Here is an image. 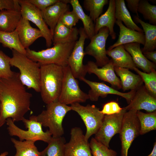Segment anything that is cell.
<instances>
[{
	"label": "cell",
	"instance_id": "cb8c5ba5",
	"mask_svg": "<svg viewBox=\"0 0 156 156\" xmlns=\"http://www.w3.org/2000/svg\"><path fill=\"white\" fill-rule=\"evenodd\" d=\"M115 72L120 77L122 88L123 91L136 90L143 85V81L138 75H136L125 68L114 67Z\"/></svg>",
	"mask_w": 156,
	"mask_h": 156
},
{
	"label": "cell",
	"instance_id": "8d00e7d4",
	"mask_svg": "<svg viewBox=\"0 0 156 156\" xmlns=\"http://www.w3.org/2000/svg\"><path fill=\"white\" fill-rule=\"evenodd\" d=\"M93 156H116L117 152L92 138L89 143Z\"/></svg>",
	"mask_w": 156,
	"mask_h": 156
},
{
	"label": "cell",
	"instance_id": "4316f807",
	"mask_svg": "<svg viewBox=\"0 0 156 156\" xmlns=\"http://www.w3.org/2000/svg\"><path fill=\"white\" fill-rule=\"evenodd\" d=\"M133 21L139 23L144 32L145 42L142 50V53L153 51L156 48V25L146 23L135 16Z\"/></svg>",
	"mask_w": 156,
	"mask_h": 156
},
{
	"label": "cell",
	"instance_id": "44dd1931",
	"mask_svg": "<svg viewBox=\"0 0 156 156\" xmlns=\"http://www.w3.org/2000/svg\"><path fill=\"white\" fill-rule=\"evenodd\" d=\"M125 50L131 55L136 66L141 69L144 72L148 73L155 70L156 65L148 60L144 55L140 48V44L132 43L123 45Z\"/></svg>",
	"mask_w": 156,
	"mask_h": 156
},
{
	"label": "cell",
	"instance_id": "9a60e30c",
	"mask_svg": "<svg viewBox=\"0 0 156 156\" xmlns=\"http://www.w3.org/2000/svg\"><path fill=\"white\" fill-rule=\"evenodd\" d=\"M82 81L88 85L90 88L88 94L89 99L92 101H96L100 97L105 98L108 94H112L121 96L125 99L129 104L134 96L136 90H131L127 92H122L110 87L103 82L90 81L85 78H81Z\"/></svg>",
	"mask_w": 156,
	"mask_h": 156
},
{
	"label": "cell",
	"instance_id": "7a4b0ae2",
	"mask_svg": "<svg viewBox=\"0 0 156 156\" xmlns=\"http://www.w3.org/2000/svg\"><path fill=\"white\" fill-rule=\"evenodd\" d=\"M40 91L46 104L58 101L63 84L64 67L54 64L40 65Z\"/></svg>",
	"mask_w": 156,
	"mask_h": 156
},
{
	"label": "cell",
	"instance_id": "2e32d148",
	"mask_svg": "<svg viewBox=\"0 0 156 156\" xmlns=\"http://www.w3.org/2000/svg\"><path fill=\"white\" fill-rule=\"evenodd\" d=\"M87 73L94 74L101 80L110 83L114 87L118 89L122 88L120 79L116 75L114 66L111 59L109 62L101 68L92 61H89L85 65Z\"/></svg>",
	"mask_w": 156,
	"mask_h": 156
},
{
	"label": "cell",
	"instance_id": "52a82bcc",
	"mask_svg": "<svg viewBox=\"0 0 156 156\" xmlns=\"http://www.w3.org/2000/svg\"><path fill=\"white\" fill-rule=\"evenodd\" d=\"M64 70L63 84L58 101L67 105L86 102L89 99L88 95L81 89L79 81L73 76L69 67H64Z\"/></svg>",
	"mask_w": 156,
	"mask_h": 156
},
{
	"label": "cell",
	"instance_id": "3957f363",
	"mask_svg": "<svg viewBox=\"0 0 156 156\" xmlns=\"http://www.w3.org/2000/svg\"><path fill=\"white\" fill-rule=\"evenodd\" d=\"M11 66L18 68L19 71V79L28 88L35 91H40V65L29 58L25 55L12 50Z\"/></svg>",
	"mask_w": 156,
	"mask_h": 156
},
{
	"label": "cell",
	"instance_id": "b9f144b4",
	"mask_svg": "<svg viewBox=\"0 0 156 156\" xmlns=\"http://www.w3.org/2000/svg\"><path fill=\"white\" fill-rule=\"evenodd\" d=\"M14 9H21L18 0H0V11Z\"/></svg>",
	"mask_w": 156,
	"mask_h": 156
},
{
	"label": "cell",
	"instance_id": "bcb514c9",
	"mask_svg": "<svg viewBox=\"0 0 156 156\" xmlns=\"http://www.w3.org/2000/svg\"><path fill=\"white\" fill-rule=\"evenodd\" d=\"M8 154V152L7 151H5L2 153L0 155V156H6Z\"/></svg>",
	"mask_w": 156,
	"mask_h": 156
},
{
	"label": "cell",
	"instance_id": "e0dca14e",
	"mask_svg": "<svg viewBox=\"0 0 156 156\" xmlns=\"http://www.w3.org/2000/svg\"><path fill=\"white\" fill-rule=\"evenodd\" d=\"M125 107L127 111L144 109L148 113L153 112L156 109V98L151 94L144 86L142 85L136 90L131 102Z\"/></svg>",
	"mask_w": 156,
	"mask_h": 156
},
{
	"label": "cell",
	"instance_id": "603a6c76",
	"mask_svg": "<svg viewBox=\"0 0 156 156\" xmlns=\"http://www.w3.org/2000/svg\"><path fill=\"white\" fill-rule=\"evenodd\" d=\"M107 55L112 58L114 66L132 70L136 67L131 55L125 50L123 45L116 46L111 50H107Z\"/></svg>",
	"mask_w": 156,
	"mask_h": 156
},
{
	"label": "cell",
	"instance_id": "9c48e42d",
	"mask_svg": "<svg viewBox=\"0 0 156 156\" xmlns=\"http://www.w3.org/2000/svg\"><path fill=\"white\" fill-rule=\"evenodd\" d=\"M137 111L131 109L125 113L119 133L121 141V156H128V151L135 139L140 135Z\"/></svg>",
	"mask_w": 156,
	"mask_h": 156
},
{
	"label": "cell",
	"instance_id": "8fae6325",
	"mask_svg": "<svg viewBox=\"0 0 156 156\" xmlns=\"http://www.w3.org/2000/svg\"><path fill=\"white\" fill-rule=\"evenodd\" d=\"M109 31L106 27L101 28L97 34L90 39V41L84 51L85 55L93 57L98 67H102L109 62L105 46L107 40L109 35Z\"/></svg>",
	"mask_w": 156,
	"mask_h": 156
},
{
	"label": "cell",
	"instance_id": "60d3db41",
	"mask_svg": "<svg viewBox=\"0 0 156 156\" xmlns=\"http://www.w3.org/2000/svg\"><path fill=\"white\" fill-rule=\"evenodd\" d=\"M40 11H42L46 8L56 3L60 0H27Z\"/></svg>",
	"mask_w": 156,
	"mask_h": 156
},
{
	"label": "cell",
	"instance_id": "ee69618b",
	"mask_svg": "<svg viewBox=\"0 0 156 156\" xmlns=\"http://www.w3.org/2000/svg\"><path fill=\"white\" fill-rule=\"evenodd\" d=\"M145 57L148 60H151L153 63L156 64V51L148 52L143 53Z\"/></svg>",
	"mask_w": 156,
	"mask_h": 156
},
{
	"label": "cell",
	"instance_id": "ac0fdd59",
	"mask_svg": "<svg viewBox=\"0 0 156 156\" xmlns=\"http://www.w3.org/2000/svg\"><path fill=\"white\" fill-rule=\"evenodd\" d=\"M69 0H61L41 11L43 18L53 36L55 28L62 15L69 10Z\"/></svg>",
	"mask_w": 156,
	"mask_h": 156
},
{
	"label": "cell",
	"instance_id": "f1b7e54d",
	"mask_svg": "<svg viewBox=\"0 0 156 156\" xmlns=\"http://www.w3.org/2000/svg\"><path fill=\"white\" fill-rule=\"evenodd\" d=\"M0 42L4 47L9 48L12 50H15L24 55L26 54V49L20 40L16 29L11 32L0 31Z\"/></svg>",
	"mask_w": 156,
	"mask_h": 156
},
{
	"label": "cell",
	"instance_id": "277c9868",
	"mask_svg": "<svg viewBox=\"0 0 156 156\" xmlns=\"http://www.w3.org/2000/svg\"><path fill=\"white\" fill-rule=\"evenodd\" d=\"M75 42L56 44L52 47L38 51L28 48L26 49V55L40 65L54 64L65 67L68 65V59Z\"/></svg>",
	"mask_w": 156,
	"mask_h": 156
},
{
	"label": "cell",
	"instance_id": "d590c367",
	"mask_svg": "<svg viewBox=\"0 0 156 156\" xmlns=\"http://www.w3.org/2000/svg\"><path fill=\"white\" fill-rule=\"evenodd\" d=\"M135 70L142 78L147 91L154 97L156 98V71L153 70L150 73H146L140 70L137 67Z\"/></svg>",
	"mask_w": 156,
	"mask_h": 156
},
{
	"label": "cell",
	"instance_id": "f6af8a7d",
	"mask_svg": "<svg viewBox=\"0 0 156 156\" xmlns=\"http://www.w3.org/2000/svg\"><path fill=\"white\" fill-rule=\"evenodd\" d=\"M156 156V142H155L154 144L153 149L150 154L147 156Z\"/></svg>",
	"mask_w": 156,
	"mask_h": 156
},
{
	"label": "cell",
	"instance_id": "f546056e",
	"mask_svg": "<svg viewBox=\"0 0 156 156\" xmlns=\"http://www.w3.org/2000/svg\"><path fill=\"white\" fill-rule=\"evenodd\" d=\"M73 10L82 22L83 28L88 39L90 40L95 35L94 24L89 16L84 12L78 0H69Z\"/></svg>",
	"mask_w": 156,
	"mask_h": 156
},
{
	"label": "cell",
	"instance_id": "7dc6e473",
	"mask_svg": "<svg viewBox=\"0 0 156 156\" xmlns=\"http://www.w3.org/2000/svg\"><path fill=\"white\" fill-rule=\"evenodd\" d=\"M1 104H0V114L1 113Z\"/></svg>",
	"mask_w": 156,
	"mask_h": 156
},
{
	"label": "cell",
	"instance_id": "74e56055",
	"mask_svg": "<svg viewBox=\"0 0 156 156\" xmlns=\"http://www.w3.org/2000/svg\"><path fill=\"white\" fill-rule=\"evenodd\" d=\"M11 57L0 50V78L11 77L14 72L11 69Z\"/></svg>",
	"mask_w": 156,
	"mask_h": 156
},
{
	"label": "cell",
	"instance_id": "836d02e7",
	"mask_svg": "<svg viewBox=\"0 0 156 156\" xmlns=\"http://www.w3.org/2000/svg\"><path fill=\"white\" fill-rule=\"evenodd\" d=\"M109 2L108 0H85L83 5L86 10L90 12L89 16L95 23L102 13L104 6Z\"/></svg>",
	"mask_w": 156,
	"mask_h": 156
},
{
	"label": "cell",
	"instance_id": "ba28073f",
	"mask_svg": "<svg viewBox=\"0 0 156 156\" xmlns=\"http://www.w3.org/2000/svg\"><path fill=\"white\" fill-rule=\"evenodd\" d=\"M72 110L80 116L86 127L84 137L87 141L93 135L95 134L100 127L104 115L100 112V109L94 105L88 104L84 106L79 103L71 105Z\"/></svg>",
	"mask_w": 156,
	"mask_h": 156
},
{
	"label": "cell",
	"instance_id": "484cf974",
	"mask_svg": "<svg viewBox=\"0 0 156 156\" xmlns=\"http://www.w3.org/2000/svg\"><path fill=\"white\" fill-rule=\"evenodd\" d=\"M21 9L0 11V31L11 32L17 28L22 18Z\"/></svg>",
	"mask_w": 156,
	"mask_h": 156
},
{
	"label": "cell",
	"instance_id": "5bb4252c",
	"mask_svg": "<svg viewBox=\"0 0 156 156\" xmlns=\"http://www.w3.org/2000/svg\"><path fill=\"white\" fill-rule=\"evenodd\" d=\"M70 139L64 146L65 156H92L89 143L79 127L71 129Z\"/></svg>",
	"mask_w": 156,
	"mask_h": 156
},
{
	"label": "cell",
	"instance_id": "e575fe53",
	"mask_svg": "<svg viewBox=\"0 0 156 156\" xmlns=\"http://www.w3.org/2000/svg\"><path fill=\"white\" fill-rule=\"evenodd\" d=\"M138 12L142 14L144 18L150 24L156 25V5L150 4L146 0H140Z\"/></svg>",
	"mask_w": 156,
	"mask_h": 156
},
{
	"label": "cell",
	"instance_id": "7c38bea8",
	"mask_svg": "<svg viewBox=\"0 0 156 156\" xmlns=\"http://www.w3.org/2000/svg\"><path fill=\"white\" fill-rule=\"evenodd\" d=\"M79 38L75 43L72 51L68 60V66L76 79L80 80L85 78L87 71L85 65L83 64V60L85 55L84 44L86 39H88L83 28L79 29Z\"/></svg>",
	"mask_w": 156,
	"mask_h": 156
},
{
	"label": "cell",
	"instance_id": "83f0119b",
	"mask_svg": "<svg viewBox=\"0 0 156 156\" xmlns=\"http://www.w3.org/2000/svg\"><path fill=\"white\" fill-rule=\"evenodd\" d=\"M115 16L116 20L123 22L128 28L144 33L143 29L139 27L132 20L124 0H115Z\"/></svg>",
	"mask_w": 156,
	"mask_h": 156
},
{
	"label": "cell",
	"instance_id": "8992f818",
	"mask_svg": "<svg viewBox=\"0 0 156 156\" xmlns=\"http://www.w3.org/2000/svg\"><path fill=\"white\" fill-rule=\"evenodd\" d=\"M27 130L21 129L16 126L10 118H7L6 124L7 129L11 136L18 137L20 140H31L35 142L42 141L47 143L51 140L52 136L49 130L44 131L42 125L36 119V116L32 115L29 119L24 118L22 120Z\"/></svg>",
	"mask_w": 156,
	"mask_h": 156
},
{
	"label": "cell",
	"instance_id": "7bdbcfd3",
	"mask_svg": "<svg viewBox=\"0 0 156 156\" xmlns=\"http://www.w3.org/2000/svg\"><path fill=\"white\" fill-rule=\"evenodd\" d=\"M126 1L129 10L133 13L135 14L137 16L139 17L138 9L140 0H126Z\"/></svg>",
	"mask_w": 156,
	"mask_h": 156
},
{
	"label": "cell",
	"instance_id": "d6986e66",
	"mask_svg": "<svg viewBox=\"0 0 156 156\" xmlns=\"http://www.w3.org/2000/svg\"><path fill=\"white\" fill-rule=\"evenodd\" d=\"M115 23L119 27V35L117 41L108 48V50L120 45L132 43H137L144 45L145 39L144 33L128 28L120 20H116Z\"/></svg>",
	"mask_w": 156,
	"mask_h": 156
},
{
	"label": "cell",
	"instance_id": "5b68a950",
	"mask_svg": "<svg viewBox=\"0 0 156 156\" xmlns=\"http://www.w3.org/2000/svg\"><path fill=\"white\" fill-rule=\"evenodd\" d=\"M71 110L70 106L57 101L47 104L46 109L36 116V118L42 126L49 128L53 137H60L64 133L63 120L67 113Z\"/></svg>",
	"mask_w": 156,
	"mask_h": 156
},
{
	"label": "cell",
	"instance_id": "6da1fadb",
	"mask_svg": "<svg viewBox=\"0 0 156 156\" xmlns=\"http://www.w3.org/2000/svg\"><path fill=\"white\" fill-rule=\"evenodd\" d=\"M32 96L21 82L19 73L14 72L9 78H0V127L8 118L14 122L22 121L30 109Z\"/></svg>",
	"mask_w": 156,
	"mask_h": 156
},
{
	"label": "cell",
	"instance_id": "d4e9b609",
	"mask_svg": "<svg viewBox=\"0 0 156 156\" xmlns=\"http://www.w3.org/2000/svg\"><path fill=\"white\" fill-rule=\"evenodd\" d=\"M79 34V29L76 27L69 28L59 21L54 31L52 42L53 45L75 42L77 40Z\"/></svg>",
	"mask_w": 156,
	"mask_h": 156
},
{
	"label": "cell",
	"instance_id": "7402d4cb",
	"mask_svg": "<svg viewBox=\"0 0 156 156\" xmlns=\"http://www.w3.org/2000/svg\"><path fill=\"white\" fill-rule=\"evenodd\" d=\"M116 20L115 16V0H109V6L106 11L99 16L96 20L94 24L95 34L101 28L106 27L109 31V35L111 38H116V33L114 30V26Z\"/></svg>",
	"mask_w": 156,
	"mask_h": 156
},
{
	"label": "cell",
	"instance_id": "f35d334b",
	"mask_svg": "<svg viewBox=\"0 0 156 156\" xmlns=\"http://www.w3.org/2000/svg\"><path fill=\"white\" fill-rule=\"evenodd\" d=\"M79 20L76 14L72 10L65 12L61 17L60 21L67 27L72 29L76 25Z\"/></svg>",
	"mask_w": 156,
	"mask_h": 156
},
{
	"label": "cell",
	"instance_id": "30bf717a",
	"mask_svg": "<svg viewBox=\"0 0 156 156\" xmlns=\"http://www.w3.org/2000/svg\"><path fill=\"white\" fill-rule=\"evenodd\" d=\"M127 111L123 108L119 113L111 115H104L102 124L94 138L99 142L109 148L110 142L116 134L120 130L123 118Z\"/></svg>",
	"mask_w": 156,
	"mask_h": 156
},
{
	"label": "cell",
	"instance_id": "ab89813d",
	"mask_svg": "<svg viewBox=\"0 0 156 156\" xmlns=\"http://www.w3.org/2000/svg\"><path fill=\"white\" fill-rule=\"evenodd\" d=\"M122 108L117 102L111 101L105 104L100 112L104 115H113L119 113Z\"/></svg>",
	"mask_w": 156,
	"mask_h": 156
},
{
	"label": "cell",
	"instance_id": "d6a6232c",
	"mask_svg": "<svg viewBox=\"0 0 156 156\" xmlns=\"http://www.w3.org/2000/svg\"><path fill=\"white\" fill-rule=\"evenodd\" d=\"M65 143L66 140L64 137H52L47 146L40 152V156H65Z\"/></svg>",
	"mask_w": 156,
	"mask_h": 156
},
{
	"label": "cell",
	"instance_id": "1f68e13d",
	"mask_svg": "<svg viewBox=\"0 0 156 156\" xmlns=\"http://www.w3.org/2000/svg\"><path fill=\"white\" fill-rule=\"evenodd\" d=\"M140 125V134L143 135L156 129V111L144 113L140 111L136 112Z\"/></svg>",
	"mask_w": 156,
	"mask_h": 156
},
{
	"label": "cell",
	"instance_id": "ffe728a7",
	"mask_svg": "<svg viewBox=\"0 0 156 156\" xmlns=\"http://www.w3.org/2000/svg\"><path fill=\"white\" fill-rule=\"evenodd\" d=\"M20 40L26 49L37 39L43 37L41 31L38 29L33 27L29 21L22 17L16 28Z\"/></svg>",
	"mask_w": 156,
	"mask_h": 156
},
{
	"label": "cell",
	"instance_id": "4dcf8cb0",
	"mask_svg": "<svg viewBox=\"0 0 156 156\" xmlns=\"http://www.w3.org/2000/svg\"><path fill=\"white\" fill-rule=\"evenodd\" d=\"M11 140L16 151L14 156H40V152L38 151L35 146V142L18 140L13 138H12Z\"/></svg>",
	"mask_w": 156,
	"mask_h": 156
},
{
	"label": "cell",
	"instance_id": "4fadbf2b",
	"mask_svg": "<svg viewBox=\"0 0 156 156\" xmlns=\"http://www.w3.org/2000/svg\"><path fill=\"white\" fill-rule=\"evenodd\" d=\"M22 17L34 23L41 31L45 39L46 46L49 48L53 42V36L45 22L41 11L27 0H18Z\"/></svg>",
	"mask_w": 156,
	"mask_h": 156
}]
</instances>
